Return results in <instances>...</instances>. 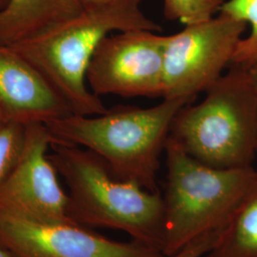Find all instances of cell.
<instances>
[{"label":"cell","instance_id":"obj_1","mask_svg":"<svg viewBox=\"0 0 257 257\" xmlns=\"http://www.w3.org/2000/svg\"><path fill=\"white\" fill-rule=\"evenodd\" d=\"M142 1L111 0L86 6L74 18L11 47L45 76L74 114H100L107 108L89 88L87 72L102 41L117 32L162 31L144 14Z\"/></svg>","mask_w":257,"mask_h":257},{"label":"cell","instance_id":"obj_2","mask_svg":"<svg viewBox=\"0 0 257 257\" xmlns=\"http://www.w3.org/2000/svg\"><path fill=\"white\" fill-rule=\"evenodd\" d=\"M194 100L162 98L149 108L117 106L100 114H70L46 124L55 141L98 156L116 178L159 191L157 173L176 113Z\"/></svg>","mask_w":257,"mask_h":257},{"label":"cell","instance_id":"obj_3","mask_svg":"<svg viewBox=\"0 0 257 257\" xmlns=\"http://www.w3.org/2000/svg\"><path fill=\"white\" fill-rule=\"evenodd\" d=\"M49 156L68 188V216L87 228L124 231L133 240L162 251L164 205L159 191L111 175L98 156L55 141Z\"/></svg>","mask_w":257,"mask_h":257},{"label":"cell","instance_id":"obj_4","mask_svg":"<svg viewBox=\"0 0 257 257\" xmlns=\"http://www.w3.org/2000/svg\"><path fill=\"white\" fill-rule=\"evenodd\" d=\"M198 104L176 113L170 137L205 165L252 167L257 156V93L247 69H230L205 92Z\"/></svg>","mask_w":257,"mask_h":257},{"label":"cell","instance_id":"obj_5","mask_svg":"<svg viewBox=\"0 0 257 257\" xmlns=\"http://www.w3.org/2000/svg\"><path fill=\"white\" fill-rule=\"evenodd\" d=\"M165 155L162 253L169 256L197 239L222 230L257 170L205 165L171 138L166 144Z\"/></svg>","mask_w":257,"mask_h":257},{"label":"cell","instance_id":"obj_6","mask_svg":"<svg viewBox=\"0 0 257 257\" xmlns=\"http://www.w3.org/2000/svg\"><path fill=\"white\" fill-rule=\"evenodd\" d=\"M248 25L219 13L202 23L165 36L163 98L194 100L231 63Z\"/></svg>","mask_w":257,"mask_h":257},{"label":"cell","instance_id":"obj_7","mask_svg":"<svg viewBox=\"0 0 257 257\" xmlns=\"http://www.w3.org/2000/svg\"><path fill=\"white\" fill-rule=\"evenodd\" d=\"M165 36L149 30L117 32L97 48L87 72L97 96L161 97L164 93Z\"/></svg>","mask_w":257,"mask_h":257},{"label":"cell","instance_id":"obj_8","mask_svg":"<svg viewBox=\"0 0 257 257\" xmlns=\"http://www.w3.org/2000/svg\"><path fill=\"white\" fill-rule=\"evenodd\" d=\"M0 245L14 257H162L159 248L102 236L73 220L44 221L0 211Z\"/></svg>","mask_w":257,"mask_h":257},{"label":"cell","instance_id":"obj_9","mask_svg":"<svg viewBox=\"0 0 257 257\" xmlns=\"http://www.w3.org/2000/svg\"><path fill=\"white\" fill-rule=\"evenodd\" d=\"M53 141L46 125L26 126L21 156L0 188V211L38 220H72L68 193L49 156Z\"/></svg>","mask_w":257,"mask_h":257},{"label":"cell","instance_id":"obj_10","mask_svg":"<svg viewBox=\"0 0 257 257\" xmlns=\"http://www.w3.org/2000/svg\"><path fill=\"white\" fill-rule=\"evenodd\" d=\"M0 112L24 126L73 114L71 108L37 68L13 48L0 43Z\"/></svg>","mask_w":257,"mask_h":257},{"label":"cell","instance_id":"obj_11","mask_svg":"<svg viewBox=\"0 0 257 257\" xmlns=\"http://www.w3.org/2000/svg\"><path fill=\"white\" fill-rule=\"evenodd\" d=\"M83 9L81 0H8L0 11V43L18 44L74 18Z\"/></svg>","mask_w":257,"mask_h":257},{"label":"cell","instance_id":"obj_12","mask_svg":"<svg viewBox=\"0 0 257 257\" xmlns=\"http://www.w3.org/2000/svg\"><path fill=\"white\" fill-rule=\"evenodd\" d=\"M203 257H257V171L215 244Z\"/></svg>","mask_w":257,"mask_h":257},{"label":"cell","instance_id":"obj_13","mask_svg":"<svg viewBox=\"0 0 257 257\" xmlns=\"http://www.w3.org/2000/svg\"><path fill=\"white\" fill-rule=\"evenodd\" d=\"M220 13L242 20L249 27L248 35L239 41L230 65L244 69L257 66V0H227Z\"/></svg>","mask_w":257,"mask_h":257},{"label":"cell","instance_id":"obj_14","mask_svg":"<svg viewBox=\"0 0 257 257\" xmlns=\"http://www.w3.org/2000/svg\"><path fill=\"white\" fill-rule=\"evenodd\" d=\"M227 0H164L166 19L185 26L208 21L220 13Z\"/></svg>","mask_w":257,"mask_h":257},{"label":"cell","instance_id":"obj_15","mask_svg":"<svg viewBox=\"0 0 257 257\" xmlns=\"http://www.w3.org/2000/svg\"><path fill=\"white\" fill-rule=\"evenodd\" d=\"M26 138V126L0 120V188L17 165Z\"/></svg>","mask_w":257,"mask_h":257},{"label":"cell","instance_id":"obj_16","mask_svg":"<svg viewBox=\"0 0 257 257\" xmlns=\"http://www.w3.org/2000/svg\"><path fill=\"white\" fill-rule=\"evenodd\" d=\"M220 232L221 230L217 232L209 233L201 238L193 241V243L186 246L175 254L169 256L163 255L162 257H203L215 244Z\"/></svg>","mask_w":257,"mask_h":257},{"label":"cell","instance_id":"obj_17","mask_svg":"<svg viewBox=\"0 0 257 257\" xmlns=\"http://www.w3.org/2000/svg\"><path fill=\"white\" fill-rule=\"evenodd\" d=\"M247 70H248V73H249L250 78H251L252 83L254 85V88H255V91H256L257 93V66L251 67V68L247 69Z\"/></svg>","mask_w":257,"mask_h":257},{"label":"cell","instance_id":"obj_18","mask_svg":"<svg viewBox=\"0 0 257 257\" xmlns=\"http://www.w3.org/2000/svg\"><path fill=\"white\" fill-rule=\"evenodd\" d=\"M84 7L86 6H92V5H97V4H102L106 2H110L111 0H81Z\"/></svg>","mask_w":257,"mask_h":257},{"label":"cell","instance_id":"obj_19","mask_svg":"<svg viewBox=\"0 0 257 257\" xmlns=\"http://www.w3.org/2000/svg\"><path fill=\"white\" fill-rule=\"evenodd\" d=\"M0 257H14L6 248H3L0 245Z\"/></svg>","mask_w":257,"mask_h":257},{"label":"cell","instance_id":"obj_20","mask_svg":"<svg viewBox=\"0 0 257 257\" xmlns=\"http://www.w3.org/2000/svg\"><path fill=\"white\" fill-rule=\"evenodd\" d=\"M7 3H8V0H0V11L6 6Z\"/></svg>","mask_w":257,"mask_h":257},{"label":"cell","instance_id":"obj_21","mask_svg":"<svg viewBox=\"0 0 257 257\" xmlns=\"http://www.w3.org/2000/svg\"><path fill=\"white\" fill-rule=\"evenodd\" d=\"M0 120H3V118H2V115H1V112H0Z\"/></svg>","mask_w":257,"mask_h":257}]
</instances>
